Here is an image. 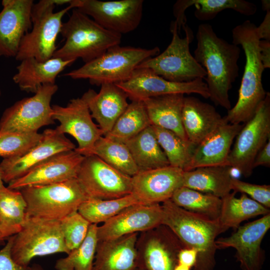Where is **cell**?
<instances>
[{
    "mask_svg": "<svg viewBox=\"0 0 270 270\" xmlns=\"http://www.w3.org/2000/svg\"><path fill=\"white\" fill-rule=\"evenodd\" d=\"M94 154L112 167L129 176L132 177L139 172L128 148L124 142L102 136L95 143Z\"/></svg>",
    "mask_w": 270,
    "mask_h": 270,
    "instance_id": "35",
    "label": "cell"
},
{
    "mask_svg": "<svg viewBox=\"0 0 270 270\" xmlns=\"http://www.w3.org/2000/svg\"><path fill=\"white\" fill-rule=\"evenodd\" d=\"M139 204L132 194L111 200L88 198L81 204L78 212L90 224H98L106 222L124 208Z\"/></svg>",
    "mask_w": 270,
    "mask_h": 270,
    "instance_id": "36",
    "label": "cell"
},
{
    "mask_svg": "<svg viewBox=\"0 0 270 270\" xmlns=\"http://www.w3.org/2000/svg\"><path fill=\"white\" fill-rule=\"evenodd\" d=\"M262 8L263 10L266 12L270 11V0H262Z\"/></svg>",
    "mask_w": 270,
    "mask_h": 270,
    "instance_id": "50",
    "label": "cell"
},
{
    "mask_svg": "<svg viewBox=\"0 0 270 270\" xmlns=\"http://www.w3.org/2000/svg\"><path fill=\"white\" fill-rule=\"evenodd\" d=\"M14 234L8 240L5 246L0 250V270H28L29 266L24 267L16 264L13 260L11 250Z\"/></svg>",
    "mask_w": 270,
    "mask_h": 270,
    "instance_id": "43",
    "label": "cell"
},
{
    "mask_svg": "<svg viewBox=\"0 0 270 270\" xmlns=\"http://www.w3.org/2000/svg\"><path fill=\"white\" fill-rule=\"evenodd\" d=\"M184 96L182 94H166L143 100L151 126L170 130L188 140L182 123Z\"/></svg>",
    "mask_w": 270,
    "mask_h": 270,
    "instance_id": "28",
    "label": "cell"
},
{
    "mask_svg": "<svg viewBox=\"0 0 270 270\" xmlns=\"http://www.w3.org/2000/svg\"><path fill=\"white\" fill-rule=\"evenodd\" d=\"M21 226L19 225L0 226V244L10 236L17 234Z\"/></svg>",
    "mask_w": 270,
    "mask_h": 270,
    "instance_id": "49",
    "label": "cell"
},
{
    "mask_svg": "<svg viewBox=\"0 0 270 270\" xmlns=\"http://www.w3.org/2000/svg\"><path fill=\"white\" fill-rule=\"evenodd\" d=\"M72 0H41L33 4L31 12L32 20L36 18L48 8L58 5L70 4Z\"/></svg>",
    "mask_w": 270,
    "mask_h": 270,
    "instance_id": "44",
    "label": "cell"
},
{
    "mask_svg": "<svg viewBox=\"0 0 270 270\" xmlns=\"http://www.w3.org/2000/svg\"><path fill=\"white\" fill-rule=\"evenodd\" d=\"M244 124H232L225 118L212 134L196 147L184 171L200 167L228 166L232 144Z\"/></svg>",
    "mask_w": 270,
    "mask_h": 270,
    "instance_id": "23",
    "label": "cell"
},
{
    "mask_svg": "<svg viewBox=\"0 0 270 270\" xmlns=\"http://www.w3.org/2000/svg\"><path fill=\"white\" fill-rule=\"evenodd\" d=\"M76 0H72L66 8L54 12L52 7L36 18L32 20V28L22 38L15 57L18 60L33 58L40 62L46 61L53 57L57 50L56 40L60 34L64 16L74 8Z\"/></svg>",
    "mask_w": 270,
    "mask_h": 270,
    "instance_id": "16",
    "label": "cell"
},
{
    "mask_svg": "<svg viewBox=\"0 0 270 270\" xmlns=\"http://www.w3.org/2000/svg\"><path fill=\"white\" fill-rule=\"evenodd\" d=\"M184 172L170 165L139 171L132 177L131 194L142 204L162 203L183 186Z\"/></svg>",
    "mask_w": 270,
    "mask_h": 270,
    "instance_id": "20",
    "label": "cell"
},
{
    "mask_svg": "<svg viewBox=\"0 0 270 270\" xmlns=\"http://www.w3.org/2000/svg\"><path fill=\"white\" fill-rule=\"evenodd\" d=\"M12 80L22 90L36 93L44 84H54L57 76L74 61L54 58L40 62L33 58L20 61Z\"/></svg>",
    "mask_w": 270,
    "mask_h": 270,
    "instance_id": "27",
    "label": "cell"
},
{
    "mask_svg": "<svg viewBox=\"0 0 270 270\" xmlns=\"http://www.w3.org/2000/svg\"><path fill=\"white\" fill-rule=\"evenodd\" d=\"M270 228V214L239 226L230 236L216 241L218 249L232 248L242 270H260L264 262L261 243Z\"/></svg>",
    "mask_w": 270,
    "mask_h": 270,
    "instance_id": "17",
    "label": "cell"
},
{
    "mask_svg": "<svg viewBox=\"0 0 270 270\" xmlns=\"http://www.w3.org/2000/svg\"><path fill=\"white\" fill-rule=\"evenodd\" d=\"M150 126L143 101L134 100L128 104L106 136L124 142Z\"/></svg>",
    "mask_w": 270,
    "mask_h": 270,
    "instance_id": "33",
    "label": "cell"
},
{
    "mask_svg": "<svg viewBox=\"0 0 270 270\" xmlns=\"http://www.w3.org/2000/svg\"><path fill=\"white\" fill-rule=\"evenodd\" d=\"M0 12V56L16 57L24 35L32 28V0H3Z\"/></svg>",
    "mask_w": 270,
    "mask_h": 270,
    "instance_id": "22",
    "label": "cell"
},
{
    "mask_svg": "<svg viewBox=\"0 0 270 270\" xmlns=\"http://www.w3.org/2000/svg\"><path fill=\"white\" fill-rule=\"evenodd\" d=\"M225 120L214 106L194 96H184L182 123L188 140L197 146Z\"/></svg>",
    "mask_w": 270,
    "mask_h": 270,
    "instance_id": "25",
    "label": "cell"
},
{
    "mask_svg": "<svg viewBox=\"0 0 270 270\" xmlns=\"http://www.w3.org/2000/svg\"><path fill=\"white\" fill-rule=\"evenodd\" d=\"M18 190L26 204L27 217L60 220L78 212L81 204L88 198L76 178Z\"/></svg>",
    "mask_w": 270,
    "mask_h": 270,
    "instance_id": "6",
    "label": "cell"
},
{
    "mask_svg": "<svg viewBox=\"0 0 270 270\" xmlns=\"http://www.w3.org/2000/svg\"><path fill=\"white\" fill-rule=\"evenodd\" d=\"M192 6L196 8L195 17L202 21L211 20L226 9L246 16H252L257 11V6L254 4L244 0H178L173 7L178 31L186 25L185 11Z\"/></svg>",
    "mask_w": 270,
    "mask_h": 270,
    "instance_id": "29",
    "label": "cell"
},
{
    "mask_svg": "<svg viewBox=\"0 0 270 270\" xmlns=\"http://www.w3.org/2000/svg\"><path fill=\"white\" fill-rule=\"evenodd\" d=\"M236 192H230L222 198V206L218 220L226 230L237 228L244 220L260 215L270 214L269 208L242 194L240 198Z\"/></svg>",
    "mask_w": 270,
    "mask_h": 270,
    "instance_id": "32",
    "label": "cell"
},
{
    "mask_svg": "<svg viewBox=\"0 0 270 270\" xmlns=\"http://www.w3.org/2000/svg\"><path fill=\"white\" fill-rule=\"evenodd\" d=\"M170 200L186 210L212 220L219 218L222 199L212 194L182 186L174 192Z\"/></svg>",
    "mask_w": 270,
    "mask_h": 270,
    "instance_id": "34",
    "label": "cell"
},
{
    "mask_svg": "<svg viewBox=\"0 0 270 270\" xmlns=\"http://www.w3.org/2000/svg\"><path fill=\"white\" fill-rule=\"evenodd\" d=\"M143 0H76V8L104 28L122 35L135 30L143 12Z\"/></svg>",
    "mask_w": 270,
    "mask_h": 270,
    "instance_id": "13",
    "label": "cell"
},
{
    "mask_svg": "<svg viewBox=\"0 0 270 270\" xmlns=\"http://www.w3.org/2000/svg\"><path fill=\"white\" fill-rule=\"evenodd\" d=\"M162 224L168 226L188 248L198 252L193 270H213L218 250L216 238L226 230L218 219L212 220L175 204L170 200L161 204Z\"/></svg>",
    "mask_w": 270,
    "mask_h": 270,
    "instance_id": "3",
    "label": "cell"
},
{
    "mask_svg": "<svg viewBox=\"0 0 270 270\" xmlns=\"http://www.w3.org/2000/svg\"><path fill=\"white\" fill-rule=\"evenodd\" d=\"M84 158L74 150L57 154L10 182L7 188L18 190L28 186L48 185L76 178Z\"/></svg>",
    "mask_w": 270,
    "mask_h": 270,
    "instance_id": "21",
    "label": "cell"
},
{
    "mask_svg": "<svg viewBox=\"0 0 270 270\" xmlns=\"http://www.w3.org/2000/svg\"><path fill=\"white\" fill-rule=\"evenodd\" d=\"M230 152L228 164L245 177L252 173L253 163L258 153L270 138V94L254 116L244 124L236 138Z\"/></svg>",
    "mask_w": 270,
    "mask_h": 270,
    "instance_id": "9",
    "label": "cell"
},
{
    "mask_svg": "<svg viewBox=\"0 0 270 270\" xmlns=\"http://www.w3.org/2000/svg\"><path fill=\"white\" fill-rule=\"evenodd\" d=\"M124 143L139 171L170 166L151 125Z\"/></svg>",
    "mask_w": 270,
    "mask_h": 270,
    "instance_id": "31",
    "label": "cell"
},
{
    "mask_svg": "<svg viewBox=\"0 0 270 270\" xmlns=\"http://www.w3.org/2000/svg\"><path fill=\"white\" fill-rule=\"evenodd\" d=\"M65 244L69 251L78 246L85 239L90 224L78 212L60 220Z\"/></svg>",
    "mask_w": 270,
    "mask_h": 270,
    "instance_id": "41",
    "label": "cell"
},
{
    "mask_svg": "<svg viewBox=\"0 0 270 270\" xmlns=\"http://www.w3.org/2000/svg\"><path fill=\"white\" fill-rule=\"evenodd\" d=\"M256 28L260 40H270V11L266 12L263 21Z\"/></svg>",
    "mask_w": 270,
    "mask_h": 270,
    "instance_id": "48",
    "label": "cell"
},
{
    "mask_svg": "<svg viewBox=\"0 0 270 270\" xmlns=\"http://www.w3.org/2000/svg\"><path fill=\"white\" fill-rule=\"evenodd\" d=\"M58 252H70L65 244L60 220L26 216L20 230L14 234L11 250L14 261L27 267L35 257Z\"/></svg>",
    "mask_w": 270,
    "mask_h": 270,
    "instance_id": "8",
    "label": "cell"
},
{
    "mask_svg": "<svg viewBox=\"0 0 270 270\" xmlns=\"http://www.w3.org/2000/svg\"><path fill=\"white\" fill-rule=\"evenodd\" d=\"M42 133L0 132V156L4 158L22 156L41 139Z\"/></svg>",
    "mask_w": 270,
    "mask_h": 270,
    "instance_id": "40",
    "label": "cell"
},
{
    "mask_svg": "<svg viewBox=\"0 0 270 270\" xmlns=\"http://www.w3.org/2000/svg\"><path fill=\"white\" fill-rule=\"evenodd\" d=\"M183 29L185 36L180 38L175 21L170 25L172 36L170 43L161 54L149 58L136 68H147L164 79L173 82H186L197 78L204 79L206 72L190 50L194 39L191 28L186 26Z\"/></svg>",
    "mask_w": 270,
    "mask_h": 270,
    "instance_id": "7",
    "label": "cell"
},
{
    "mask_svg": "<svg viewBox=\"0 0 270 270\" xmlns=\"http://www.w3.org/2000/svg\"><path fill=\"white\" fill-rule=\"evenodd\" d=\"M132 101L166 94H197L205 98L210 94L205 82L197 78L186 82L168 80L147 68H136L126 82L116 84Z\"/></svg>",
    "mask_w": 270,
    "mask_h": 270,
    "instance_id": "15",
    "label": "cell"
},
{
    "mask_svg": "<svg viewBox=\"0 0 270 270\" xmlns=\"http://www.w3.org/2000/svg\"><path fill=\"white\" fill-rule=\"evenodd\" d=\"M1 94V91H0V96Z\"/></svg>",
    "mask_w": 270,
    "mask_h": 270,
    "instance_id": "55",
    "label": "cell"
},
{
    "mask_svg": "<svg viewBox=\"0 0 270 270\" xmlns=\"http://www.w3.org/2000/svg\"><path fill=\"white\" fill-rule=\"evenodd\" d=\"M260 166H270V138L260 149L254 160V168Z\"/></svg>",
    "mask_w": 270,
    "mask_h": 270,
    "instance_id": "46",
    "label": "cell"
},
{
    "mask_svg": "<svg viewBox=\"0 0 270 270\" xmlns=\"http://www.w3.org/2000/svg\"><path fill=\"white\" fill-rule=\"evenodd\" d=\"M76 178L88 198L111 200L132 193V177L94 154L84 156Z\"/></svg>",
    "mask_w": 270,
    "mask_h": 270,
    "instance_id": "11",
    "label": "cell"
},
{
    "mask_svg": "<svg viewBox=\"0 0 270 270\" xmlns=\"http://www.w3.org/2000/svg\"><path fill=\"white\" fill-rule=\"evenodd\" d=\"M98 226L90 224L87 235L77 248L68 256L58 260L54 266L56 270H92L96 247L98 242Z\"/></svg>",
    "mask_w": 270,
    "mask_h": 270,
    "instance_id": "38",
    "label": "cell"
},
{
    "mask_svg": "<svg viewBox=\"0 0 270 270\" xmlns=\"http://www.w3.org/2000/svg\"><path fill=\"white\" fill-rule=\"evenodd\" d=\"M186 248L166 226L160 224L142 232L136 248L138 268L144 270H174L179 252Z\"/></svg>",
    "mask_w": 270,
    "mask_h": 270,
    "instance_id": "14",
    "label": "cell"
},
{
    "mask_svg": "<svg viewBox=\"0 0 270 270\" xmlns=\"http://www.w3.org/2000/svg\"><path fill=\"white\" fill-rule=\"evenodd\" d=\"M197 251L191 248H184L178 252V264L186 266L190 268H194L197 258Z\"/></svg>",
    "mask_w": 270,
    "mask_h": 270,
    "instance_id": "45",
    "label": "cell"
},
{
    "mask_svg": "<svg viewBox=\"0 0 270 270\" xmlns=\"http://www.w3.org/2000/svg\"><path fill=\"white\" fill-rule=\"evenodd\" d=\"M138 233L98 241L92 270H136Z\"/></svg>",
    "mask_w": 270,
    "mask_h": 270,
    "instance_id": "26",
    "label": "cell"
},
{
    "mask_svg": "<svg viewBox=\"0 0 270 270\" xmlns=\"http://www.w3.org/2000/svg\"><path fill=\"white\" fill-rule=\"evenodd\" d=\"M260 58L264 68H270V40H260L259 42Z\"/></svg>",
    "mask_w": 270,
    "mask_h": 270,
    "instance_id": "47",
    "label": "cell"
},
{
    "mask_svg": "<svg viewBox=\"0 0 270 270\" xmlns=\"http://www.w3.org/2000/svg\"><path fill=\"white\" fill-rule=\"evenodd\" d=\"M76 148L74 144L56 128L46 129L38 142L24 154L2 160L0 163L2 180L8 184L48 158Z\"/></svg>",
    "mask_w": 270,
    "mask_h": 270,
    "instance_id": "18",
    "label": "cell"
},
{
    "mask_svg": "<svg viewBox=\"0 0 270 270\" xmlns=\"http://www.w3.org/2000/svg\"><path fill=\"white\" fill-rule=\"evenodd\" d=\"M28 270H42V269L39 266L35 265L32 267H30Z\"/></svg>",
    "mask_w": 270,
    "mask_h": 270,
    "instance_id": "53",
    "label": "cell"
},
{
    "mask_svg": "<svg viewBox=\"0 0 270 270\" xmlns=\"http://www.w3.org/2000/svg\"><path fill=\"white\" fill-rule=\"evenodd\" d=\"M159 54L158 47L146 49L119 44L64 76L74 80L88 79L90 84L98 86L117 84L128 80L140 64Z\"/></svg>",
    "mask_w": 270,
    "mask_h": 270,
    "instance_id": "5",
    "label": "cell"
},
{
    "mask_svg": "<svg viewBox=\"0 0 270 270\" xmlns=\"http://www.w3.org/2000/svg\"><path fill=\"white\" fill-rule=\"evenodd\" d=\"M52 116L60 124L56 129L60 134H68L78 142L75 150L84 156L94 155L95 143L103 136L98 125L92 120L85 101L81 98L70 100L65 106H52Z\"/></svg>",
    "mask_w": 270,
    "mask_h": 270,
    "instance_id": "12",
    "label": "cell"
},
{
    "mask_svg": "<svg viewBox=\"0 0 270 270\" xmlns=\"http://www.w3.org/2000/svg\"><path fill=\"white\" fill-rule=\"evenodd\" d=\"M152 126L170 165L184 171L190 160L196 146L170 130Z\"/></svg>",
    "mask_w": 270,
    "mask_h": 270,
    "instance_id": "37",
    "label": "cell"
},
{
    "mask_svg": "<svg viewBox=\"0 0 270 270\" xmlns=\"http://www.w3.org/2000/svg\"><path fill=\"white\" fill-rule=\"evenodd\" d=\"M196 38L194 58L206 72L204 80L209 98L228 110L232 108L229 91L239 74L240 49L218 37L212 26L206 23L198 26Z\"/></svg>",
    "mask_w": 270,
    "mask_h": 270,
    "instance_id": "1",
    "label": "cell"
},
{
    "mask_svg": "<svg viewBox=\"0 0 270 270\" xmlns=\"http://www.w3.org/2000/svg\"><path fill=\"white\" fill-rule=\"evenodd\" d=\"M58 90L56 84L43 85L33 96L6 109L0 119V132H38L40 128L54 124L50 102Z\"/></svg>",
    "mask_w": 270,
    "mask_h": 270,
    "instance_id": "10",
    "label": "cell"
},
{
    "mask_svg": "<svg viewBox=\"0 0 270 270\" xmlns=\"http://www.w3.org/2000/svg\"><path fill=\"white\" fill-rule=\"evenodd\" d=\"M60 34L65 42L53 57L73 61L80 58L84 63L119 45L122 38L121 34L104 28L77 8H73L68 20L62 22Z\"/></svg>",
    "mask_w": 270,
    "mask_h": 270,
    "instance_id": "4",
    "label": "cell"
},
{
    "mask_svg": "<svg viewBox=\"0 0 270 270\" xmlns=\"http://www.w3.org/2000/svg\"><path fill=\"white\" fill-rule=\"evenodd\" d=\"M162 219L160 204H134L98 226V241H106L145 232L162 224Z\"/></svg>",
    "mask_w": 270,
    "mask_h": 270,
    "instance_id": "19",
    "label": "cell"
},
{
    "mask_svg": "<svg viewBox=\"0 0 270 270\" xmlns=\"http://www.w3.org/2000/svg\"><path fill=\"white\" fill-rule=\"evenodd\" d=\"M232 190L250 196L251 198L264 206L270 208V186L256 184L240 180L234 176L232 180Z\"/></svg>",
    "mask_w": 270,
    "mask_h": 270,
    "instance_id": "42",
    "label": "cell"
},
{
    "mask_svg": "<svg viewBox=\"0 0 270 270\" xmlns=\"http://www.w3.org/2000/svg\"><path fill=\"white\" fill-rule=\"evenodd\" d=\"M100 86L99 92L89 89L82 98L104 136L110 132L129 104L126 94L116 84H104Z\"/></svg>",
    "mask_w": 270,
    "mask_h": 270,
    "instance_id": "24",
    "label": "cell"
},
{
    "mask_svg": "<svg viewBox=\"0 0 270 270\" xmlns=\"http://www.w3.org/2000/svg\"><path fill=\"white\" fill-rule=\"evenodd\" d=\"M232 43L240 45L244 52L246 64L238 91V100L224 116L228 123L245 124L254 114L266 95L262 84L264 70L260 58V40L256 26L246 20L232 30Z\"/></svg>",
    "mask_w": 270,
    "mask_h": 270,
    "instance_id": "2",
    "label": "cell"
},
{
    "mask_svg": "<svg viewBox=\"0 0 270 270\" xmlns=\"http://www.w3.org/2000/svg\"><path fill=\"white\" fill-rule=\"evenodd\" d=\"M26 204L19 190L0 192V226H20L26 218Z\"/></svg>",
    "mask_w": 270,
    "mask_h": 270,
    "instance_id": "39",
    "label": "cell"
},
{
    "mask_svg": "<svg viewBox=\"0 0 270 270\" xmlns=\"http://www.w3.org/2000/svg\"><path fill=\"white\" fill-rule=\"evenodd\" d=\"M136 270H144L142 269V268H138V269Z\"/></svg>",
    "mask_w": 270,
    "mask_h": 270,
    "instance_id": "54",
    "label": "cell"
},
{
    "mask_svg": "<svg viewBox=\"0 0 270 270\" xmlns=\"http://www.w3.org/2000/svg\"><path fill=\"white\" fill-rule=\"evenodd\" d=\"M232 169L226 165L200 167L184 171L183 186L222 198L232 190Z\"/></svg>",
    "mask_w": 270,
    "mask_h": 270,
    "instance_id": "30",
    "label": "cell"
},
{
    "mask_svg": "<svg viewBox=\"0 0 270 270\" xmlns=\"http://www.w3.org/2000/svg\"><path fill=\"white\" fill-rule=\"evenodd\" d=\"M190 269L191 268L186 266L178 264L175 266L174 270H190Z\"/></svg>",
    "mask_w": 270,
    "mask_h": 270,
    "instance_id": "51",
    "label": "cell"
},
{
    "mask_svg": "<svg viewBox=\"0 0 270 270\" xmlns=\"http://www.w3.org/2000/svg\"><path fill=\"white\" fill-rule=\"evenodd\" d=\"M7 187H6L4 184V182L2 179V172L0 168V192L4 190Z\"/></svg>",
    "mask_w": 270,
    "mask_h": 270,
    "instance_id": "52",
    "label": "cell"
}]
</instances>
